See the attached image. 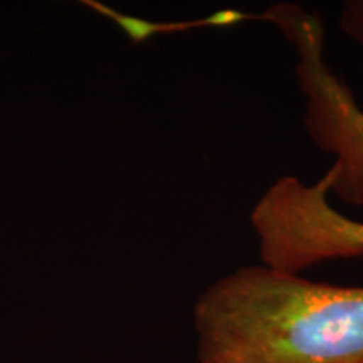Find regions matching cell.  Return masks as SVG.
I'll return each instance as SVG.
<instances>
[{
    "instance_id": "1",
    "label": "cell",
    "mask_w": 363,
    "mask_h": 363,
    "mask_svg": "<svg viewBox=\"0 0 363 363\" xmlns=\"http://www.w3.org/2000/svg\"><path fill=\"white\" fill-rule=\"evenodd\" d=\"M194 325L199 363H363V286L246 266L201 294Z\"/></svg>"
},
{
    "instance_id": "2",
    "label": "cell",
    "mask_w": 363,
    "mask_h": 363,
    "mask_svg": "<svg viewBox=\"0 0 363 363\" xmlns=\"http://www.w3.org/2000/svg\"><path fill=\"white\" fill-rule=\"evenodd\" d=\"M278 26L296 49L298 79L306 94L305 125L318 147L333 153V190L343 202L363 203V111L350 89L340 83L323 61V27L320 19L289 4L261 13ZM342 29L363 45V0L345 2Z\"/></svg>"
},
{
    "instance_id": "3",
    "label": "cell",
    "mask_w": 363,
    "mask_h": 363,
    "mask_svg": "<svg viewBox=\"0 0 363 363\" xmlns=\"http://www.w3.org/2000/svg\"><path fill=\"white\" fill-rule=\"evenodd\" d=\"M333 172L315 185L279 179L252 211L259 256L267 269L298 276L316 262L363 254V222L347 219L328 203Z\"/></svg>"
}]
</instances>
